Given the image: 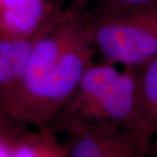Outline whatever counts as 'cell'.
<instances>
[{
  "label": "cell",
  "instance_id": "9c48e42d",
  "mask_svg": "<svg viewBox=\"0 0 157 157\" xmlns=\"http://www.w3.org/2000/svg\"><path fill=\"white\" fill-rule=\"evenodd\" d=\"M26 130L25 124L6 110L0 111V157H11L17 141Z\"/></svg>",
  "mask_w": 157,
  "mask_h": 157
},
{
  "label": "cell",
  "instance_id": "3957f363",
  "mask_svg": "<svg viewBox=\"0 0 157 157\" xmlns=\"http://www.w3.org/2000/svg\"><path fill=\"white\" fill-rule=\"evenodd\" d=\"M86 24L106 61L138 67L157 56V7L128 12L97 8L86 14Z\"/></svg>",
  "mask_w": 157,
  "mask_h": 157
},
{
  "label": "cell",
  "instance_id": "5bb4252c",
  "mask_svg": "<svg viewBox=\"0 0 157 157\" xmlns=\"http://www.w3.org/2000/svg\"><path fill=\"white\" fill-rule=\"evenodd\" d=\"M2 1H4V0H0V2H2Z\"/></svg>",
  "mask_w": 157,
  "mask_h": 157
},
{
  "label": "cell",
  "instance_id": "6da1fadb",
  "mask_svg": "<svg viewBox=\"0 0 157 157\" xmlns=\"http://www.w3.org/2000/svg\"><path fill=\"white\" fill-rule=\"evenodd\" d=\"M113 65L105 60L86 69L73 96L51 123L56 133L88 125H114L133 133L137 67L125 66L119 71Z\"/></svg>",
  "mask_w": 157,
  "mask_h": 157
},
{
  "label": "cell",
  "instance_id": "8fae6325",
  "mask_svg": "<svg viewBox=\"0 0 157 157\" xmlns=\"http://www.w3.org/2000/svg\"><path fill=\"white\" fill-rule=\"evenodd\" d=\"M149 155L150 157H157V133L156 135H155L154 139L152 140L150 150H149Z\"/></svg>",
  "mask_w": 157,
  "mask_h": 157
},
{
  "label": "cell",
  "instance_id": "8992f818",
  "mask_svg": "<svg viewBox=\"0 0 157 157\" xmlns=\"http://www.w3.org/2000/svg\"><path fill=\"white\" fill-rule=\"evenodd\" d=\"M61 10L59 9L39 33L30 39L17 40L0 39V101L6 111L11 104L34 45L53 25Z\"/></svg>",
  "mask_w": 157,
  "mask_h": 157
},
{
  "label": "cell",
  "instance_id": "5b68a950",
  "mask_svg": "<svg viewBox=\"0 0 157 157\" xmlns=\"http://www.w3.org/2000/svg\"><path fill=\"white\" fill-rule=\"evenodd\" d=\"M59 9L51 0L0 2V39L17 40L33 37Z\"/></svg>",
  "mask_w": 157,
  "mask_h": 157
},
{
  "label": "cell",
  "instance_id": "30bf717a",
  "mask_svg": "<svg viewBox=\"0 0 157 157\" xmlns=\"http://www.w3.org/2000/svg\"><path fill=\"white\" fill-rule=\"evenodd\" d=\"M98 9L118 12L147 10L157 7V0H96Z\"/></svg>",
  "mask_w": 157,
  "mask_h": 157
},
{
  "label": "cell",
  "instance_id": "ba28073f",
  "mask_svg": "<svg viewBox=\"0 0 157 157\" xmlns=\"http://www.w3.org/2000/svg\"><path fill=\"white\" fill-rule=\"evenodd\" d=\"M11 157H67V147L46 125L33 132L26 130L17 141Z\"/></svg>",
  "mask_w": 157,
  "mask_h": 157
},
{
  "label": "cell",
  "instance_id": "4fadbf2b",
  "mask_svg": "<svg viewBox=\"0 0 157 157\" xmlns=\"http://www.w3.org/2000/svg\"><path fill=\"white\" fill-rule=\"evenodd\" d=\"M3 110H6L5 107L3 106V104L1 103V101H0V111H3Z\"/></svg>",
  "mask_w": 157,
  "mask_h": 157
},
{
  "label": "cell",
  "instance_id": "7c38bea8",
  "mask_svg": "<svg viewBox=\"0 0 157 157\" xmlns=\"http://www.w3.org/2000/svg\"><path fill=\"white\" fill-rule=\"evenodd\" d=\"M51 1L53 3V0H51ZM58 1H60V0H58ZM86 2H87V0H72V4L71 5H86Z\"/></svg>",
  "mask_w": 157,
  "mask_h": 157
},
{
  "label": "cell",
  "instance_id": "277c9868",
  "mask_svg": "<svg viewBox=\"0 0 157 157\" xmlns=\"http://www.w3.org/2000/svg\"><path fill=\"white\" fill-rule=\"evenodd\" d=\"M67 134V157H150L148 147L118 126H81Z\"/></svg>",
  "mask_w": 157,
  "mask_h": 157
},
{
  "label": "cell",
  "instance_id": "52a82bcc",
  "mask_svg": "<svg viewBox=\"0 0 157 157\" xmlns=\"http://www.w3.org/2000/svg\"><path fill=\"white\" fill-rule=\"evenodd\" d=\"M157 133V56L137 67L133 134L150 150Z\"/></svg>",
  "mask_w": 157,
  "mask_h": 157
},
{
  "label": "cell",
  "instance_id": "7a4b0ae2",
  "mask_svg": "<svg viewBox=\"0 0 157 157\" xmlns=\"http://www.w3.org/2000/svg\"><path fill=\"white\" fill-rule=\"evenodd\" d=\"M84 5L61 10L53 25L34 45L7 112L17 121L37 128L48 125L47 102L61 77L62 58L68 44L84 26Z\"/></svg>",
  "mask_w": 157,
  "mask_h": 157
}]
</instances>
